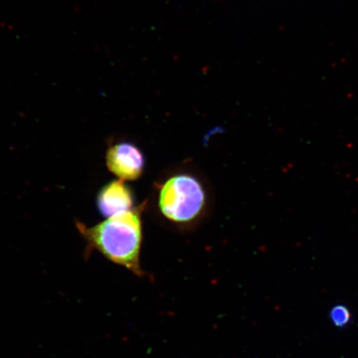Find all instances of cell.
Returning <instances> with one entry per match:
<instances>
[{
	"label": "cell",
	"mask_w": 358,
	"mask_h": 358,
	"mask_svg": "<svg viewBox=\"0 0 358 358\" xmlns=\"http://www.w3.org/2000/svg\"><path fill=\"white\" fill-rule=\"evenodd\" d=\"M133 192L123 180L112 181L103 187L97 196V207L105 217L133 209Z\"/></svg>",
	"instance_id": "cell-4"
},
{
	"label": "cell",
	"mask_w": 358,
	"mask_h": 358,
	"mask_svg": "<svg viewBox=\"0 0 358 358\" xmlns=\"http://www.w3.org/2000/svg\"><path fill=\"white\" fill-rule=\"evenodd\" d=\"M329 316L333 325L338 329L345 328L351 324V311L344 304H337L331 308Z\"/></svg>",
	"instance_id": "cell-5"
},
{
	"label": "cell",
	"mask_w": 358,
	"mask_h": 358,
	"mask_svg": "<svg viewBox=\"0 0 358 358\" xmlns=\"http://www.w3.org/2000/svg\"><path fill=\"white\" fill-rule=\"evenodd\" d=\"M206 201L207 196L203 185L191 174H176L160 187V212L173 222L187 224L194 222L203 213Z\"/></svg>",
	"instance_id": "cell-2"
},
{
	"label": "cell",
	"mask_w": 358,
	"mask_h": 358,
	"mask_svg": "<svg viewBox=\"0 0 358 358\" xmlns=\"http://www.w3.org/2000/svg\"><path fill=\"white\" fill-rule=\"evenodd\" d=\"M141 208L107 218L97 225L78 226L88 243L116 265L138 277L145 275L141 263L143 240Z\"/></svg>",
	"instance_id": "cell-1"
},
{
	"label": "cell",
	"mask_w": 358,
	"mask_h": 358,
	"mask_svg": "<svg viewBox=\"0 0 358 358\" xmlns=\"http://www.w3.org/2000/svg\"><path fill=\"white\" fill-rule=\"evenodd\" d=\"M145 157L138 148L131 143H119L110 148L106 153V165L120 180H136L144 172Z\"/></svg>",
	"instance_id": "cell-3"
}]
</instances>
